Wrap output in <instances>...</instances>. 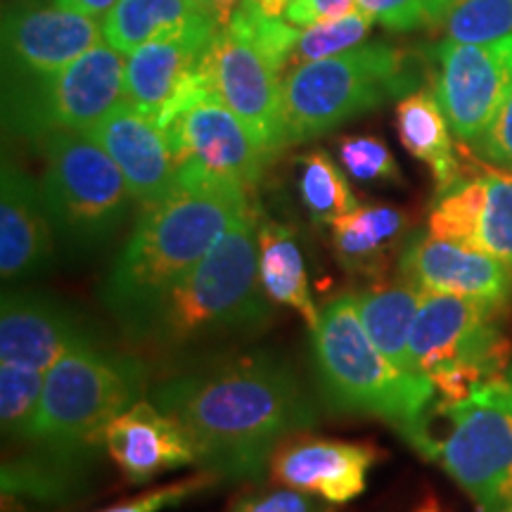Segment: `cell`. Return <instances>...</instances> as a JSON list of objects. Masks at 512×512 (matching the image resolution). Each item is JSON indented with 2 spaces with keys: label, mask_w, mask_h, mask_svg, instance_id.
I'll return each instance as SVG.
<instances>
[{
  "label": "cell",
  "mask_w": 512,
  "mask_h": 512,
  "mask_svg": "<svg viewBox=\"0 0 512 512\" xmlns=\"http://www.w3.org/2000/svg\"><path fill=\"white\" fill-rule=\"evenodd\" d=\"M150 401L183 427L197 465L226 479L264 475L280 441L318 422L297 373L271 351L166 377L150 389Z\"/></svg>",
  "instance_id": "obj_1"
},
{
  "label": "cell",
  "mask_w": 512,
  "mask_h": 512,
  "mask_svg": "<svg viewBox=\"0 0 512 512\" xmlns=\"http://www.w3.org/2000/svg\"><path fill=\"white\" fill-rule=\"evenodd\" d=\"M249 211L245 185L183 164L176 188L143 207L114 259L100 290L105 309L124 330L136 325Z\"/></svg>",
  "instance_id": "obj_2"
},
{
  "label": "cell",
  "mask_w": 512,
  "mask_h": 512,
  "mask_svg": "<svg viewBox=\"0 0 512 512\" xmlns=\"http://www.w3.org/2000/svg\"><path fill=\"white\" fill-rule=\"evenodd\" d=\"M268 294L259 278V226L254 211L235 221L188 275L126 332L164 349L259 328Z\"/></svg>",
  "instance_id": "obj_3"
},
{
  "label": "cell",
  "mask_w": 512,
  "mask_h": 512,
  "mask_svg": "<svg viewBox=\"0 0 512 512\" xmlns=\"http://www.w3.org/2000/svg\"><path fill=\"white\" fill-rule=\"evenodd\" d=\"M311 356L320 392L335 411L382 418L415 448L437 389L430 377L399 370L382 356L363 328L356 294H339L318 311Z\"/></svg>",
  "instance_id": "obj_4"
},
{
  "label": "cell",
  "mask_w": 512,
  "mask_h": 512,
  "mask_svg": "<svg viewBox=\"0 0 512 512\" xmlns=\"http://www.w3.org/2000/svg\"><path fill=\"white\" fill-rule=\"evenodd\" d=\"M444 467L479 512L512 508V366L472 389L463 401H439L415 444Z\"/></svg>",
  "instance_id": "obj_5"
},
{
  "label": "cell",
  "mask_w": 512,
  "mask_h": 512,
  "mask_svg": "<svg viewBox=\"0 0 512 512\" xmlns=\"http://www.w3.org/2000/svg\"><path fill=\"white\" fill-rule=\"evenodd\" d=\"M147 366L100 342L81 344L46 373L41 408L27 444L95 456L114 418L143 399Z\"/></svg>",
  "instance_id": "obj_6"
},
{
  "label": "cell",
  "mask_w": 512,
  "mask_h": 512,
  "mask_svg": "<svg viewBox=\"0 0 512 512\" xmlns=\"http://www.w3.org/2000/svg\"><path fill=\"white\" fill-rule=\"evenodd\" d=\"M420 86L418 60L389 43L302 64L285 74V145L330 133L384 102L406 98Z\"/></svg>",
  "instance_id": "obj_7"
},
{
  "label": "cell",
  "mask_w": 512,
  "mask_h": 512,
  "mask_svg": "<svg viewBox=\"0 0 512 512\" xmlns=\"http://www.w3.org/2000/svg\"><path fill=\"white\" fill-rule=\"evenodd\" d=\"M43 200L64 254L86 259L117 238L136 202L124 174L86 131L43 140Z\"/></svg>",
  "instance_id": "obj_8"
},
{
  "label": "cell",
  "mask_w": 512,
  "mask_h": 512,
  "mask_svg": "<svg viewBox=\"0 0 512 512\" xmlns=\"http://www.w3.org/2000/svg\"><path fill=\"white\" fill-rule=\"evenodd\" d=\"M508 306L456 294H422L411 332V366L430 377L439 401H463L477 384L510 368Z\"/></svg>",
  "instance_id": "obj_9"
},
{
  "label": "cell",
  "mask_w": 512,
  "mask_h": 512,
  "mask_svg": "<svg viewBox=\"0 0 512 512\" xmlns=\"http://www.w3.org/2000/svg\"><path fill=\"white\" fill-rule=\"evenodd\" d=\"M126 100L124 57L100 43L57 72L3 79V126L43 143L55 131H86Z\"/></svg>",
  "instance_id": "obj_10"
},
{
  "label": "cell",
  "mask_w": 512,
  "mask_h": 512,
  "mask_svg": "<svg viewBox=\"0 0 512 512\" xmlns=\"http://www.w3.org/2000/svg\"><path fill=\"white\" fill-rule=\"evenodd\" d=\"M207 67L216 95L245 121L268 157L283 150V64L256 38L240 8L209 46Z\"/></svg>",
  "instance_id": "obj_11"
},
{
  "label": "cell",
  "mask_w": 512,
  "mask_h": 512,
  "mask_svg": "<svg viewBox=\"0 0 512 512\" xmlns=\"http://www.w3.org/2000/svg\"><path fill=\"white\" fill-rule=\"evenodd\" d=\"M178 166L195 164L233 178L252 192L264 176L268 152L249 126L214 91L197 95L159 124Z\"/></svg>",
  "instance_id": "obj_12"
},
{
  "label": "cell",
  "mask_w": 512,
  "mask_h": 512,
  "mask_svg": "<svg viewBox=\"0 0 512 512\" xmlns=\"http://www.w3.org/2000/svg\"><path fill=\"white\" fill-rule=\"evenodd\" d=\"M437 95L453 136L475 145L512 86V38L491 43L444 41L434 50Z\"/></svg>",
  "instance_id": "obj_13"
},
{
  "label": "cell",
  "mask_w": 512,
  "mask_h": 512,
  "mask_svg": "<svg viewBox=\"0 0 512 512\" xmlns=\"http://www.w3.org/2000/svg\"><path fill=\"white\" fill-rule=\"evenodd\" d=\"M95 17L64 3L3 10V79H31L79 60L102 43Z\"/></svg>",
  "instance_id": "obj_14"
},
{
  "label": "cell",
  "mask_w": 512,
  "mask_h": 512,
  "mask_svg": "<svg viewBox=\"0 0 512 512\" xmlns=\"http://www.w3.org/2000/svg\"><path fill=\"white\" fill-rule=\"evenodd\" d=\"M100 342L88 320L43 292L8 290L0 306V363L50 368L81 344Z\"/></svg>",
  "instance_id": "obj_15"
},
{
  "label": "cell",
  "mask_w": 512,
  "mask_h": 512,
  "mask_svg": "<svg viewBox=\"0 0 512 512\" xmlns=\"http://www.w3.org/2000/svg\"><path fill=\"white\" fill-rule=\"evenodd\" d=\"M382 458L380 448L363 441L292 434L275 446L268 470L275 484L344 505L366 491L368 472Z\"/></svg>",
  "instance_id": "obj_16"
},
{
  "label": "cell",
  "mask_w": 512,
  "mask_h": 512,
  "mask_svg": "<svg viewBox=\"0 0 512 512\" xmlns=\"http://www.w3.org/2000/svg\"><path fill=\"white\" fill-rule=\"evenodd\" d=\"M399 271L422 292L456 294L501 306L512 299V271L503 261L467 242L437 238L430 230L408 238Z\"/></svg>",
  "instance_id": "obj_17"
},
{
  "label": "cell",
  "mask_w": 512,
  "mask_h": 512,
  "mask_svg": "<svg viewBox=\"0 0 512 512\" xmlns=\"http://www.w3.org/2000/svg\"><path fill=\"white\" fill-rule=\"evenodd\" d=\"M86 133L114 159L140 207L164 200L178 183V166L169 138L155 117L121 102Z\"/></svg>",
  "instance_id": "obj_18"
},
{
  "label": "cell",
  "mask_w": 512,
  "mask_h": 512,
  "mask_svg": "<svg viewBox=\"0 0 512 512\" xmlns=\"http://www.w3.org/2000/svg\"><path fill=\"white\" fill-rule=\"evenodd\" d=\"M55 240L43 190L5 157L0 178V273L5 283L50 273Z\"/></svg>",
  "instance_id": "obj_19"
},
{
  "label": "cell",
  "mask_w": 512,
  "mask_h": 512,
  "mask_svg": "<svg viewBox=\"0 0 512 512\" xmlns=\"http://www.w3.org/2000/svg\"><path fill=\"white\" fill-rule=\"evenodd\" d=\"M105 448L131 484H147L162 472L197 465L188 434L150 399L133 403L110 422Z\"/></svg>",
  "instance_id": "obj_20"
},
{
  "label": "cell",
  "mask_w": 512,
  "mask_h": 512,
  "mask_svg": "<svg viewBox=\"0 0 512 512\" xmlns=\"http://www.w3.org/2000/svg\"><path fill=\"white\" fill-rule=\"evenodd\" d=\"M221 29H197L169 41L145 43L126 55L128 102L159 119L195 79Z\"/></svg>",
  "instance_id": "obj_21"
},
{
  "label": "cell",
  "mask_w": 512,
  "mask_h": 512,
  "mask_svg": "<svg viewBox=\"0 0 512 512\" xmlns=\"http://www.w3.org/2000/svg\"><path fill=\"white\" fill-rule=\"evenodd\" d=\"M197 29H221L211 0H119L102 19L105 43L121 55Z\"/></svg>",
  "instance_id": "obj_22"
},
{
  "label": "cell",
  "mask_w": 512,
  "mask_h": 512,
  "mask_svg": "<svg viewBox=\"0 0 512 512\" xmlns=\"http://www.w3.org/2000/svg\"><path fill=\"white\" fill-rule=\"evenodd\" d=\"M408 219L392 204H358L332 223V247L349 273L375 278L389 264V252L406 235Z\"/></svg>",
  "instance_id": "obj_23"
},
{
  "label": "cell",
  "mask_w": 512,
  "mask_h": 512,
  "mask_svg": "<svg viewBox=\"0 0 512 512\" xmlns=\"http://www.w3.org/2000/svg\"><path fill=\"white\" fill-rule=\"evenodd\" d=\"M422 292L411 280L380 283L356 294L358 316L373 344L389 363L399 370L413 373L411 366V332L418 318Z\"/></svg>",
  "instance_id": "obj_24"
},
{
  "label": "cell",
  "mask_w": 512,
  "mask_h": 512,
  "mask_svg": "<svg viewBox=\"0 0 512 512\" xmlns=\"http://www.w3.org/2000/svg\"><path fill=\"white\" fill-rule=\"evenodd\" d=\"M396 133L408 155L430 166L439 195L460 181L453 131L437 95L415 91L401 98L396 105Z\"/></svg>",
  "instance_id": "obj_25"
},
{
  "label": "cell",
  "mask_w": 512,
  "mask_h": 512,
  "mask_svg": "<svg viewBox=\"0 0 512 512\" xmlns=\"http://www.w3.org/2000/svg\"><path fill=\"white\" fill-rule=\"evenodd\" d=\"M259 278L271 302L297 311L309 330L316 325L318 311L311 299L302 247L283 223H259Z\"/></svg>",
  "instance_id": "obj_26"
},
{
  "label": "cell",
  "mask_w": 512,
  "mask_h": 512,
  "mask_svg": "<svg viewBox=\"0 0 512 512\" xmlns=\"http://www.w3.org/2000/svg\"><path fill=\"white\" fill-rule=\"evenodd\" d=\"M93 458L34 446V453L3 463V494L67 501L88 477Z\"/></svg>",
  "instance_id": "obj_27"
},
{
  "label": "cell",
  "mask_w": 512,
  "mask_h": 512,
  "mask_svg": "<svg viewBox=\"0 0 512 512\" xmlns=\"http://www.w3.org/2000/svg\"><path fill=\"white\" fill-rule=\"evenodd\" d=\"M297 188L311 219L323 226H332L337 219L358 207L347 176L323 150L299 157Z\"/></svg>",
  "instance_id": "obj_28"
},
{
  "label": "cell",
  "mask_w": 512,
  "mask_h": 512,
  "mask_svg": "<svg viewBox=\"0 0 512 512\" xmlns=\"http://www.w3.org/2000/svg\"><path fill=\"white\" fill-rule=\"evenodd\" d=\"M46 373L34 368L0 363V422L3 434L15 441H29L41 408Z\"/></svg>",
  "instance_id": "obj_29"
},
{
  "label": "cell",
  "mask_w": 512,
  "mask_h": 512,
  "mask_svg": "<svg viewBox=\"0 0 512 512\" xmlns=\"http://www.w3.org/2000/svg\"><path fill=\"white\" fill-rule=\"evenodd\" d=\"M486 202V176L472 181H458L453 188L441 192L434 204L430 221V233L437 238L467 242L477 247V230Z\"/></svg>",
  "instance_id": "obj_30"
},
{
  "label": "cell",
  "mask_w": 512,
  "mask_h": 512,
  "mask_svg": "<svg viewBox=\"0 0 512 512\" xmlns=\"http://www.w3.org/2000/svg\"><path fill=\"white\" fill-rule=\"evenodd\" d=\"M373 24V17L366 15L363 10H356L342 19H332V22H320L309 29H302L297 46H294L290 60H287V72L302 67V64L328 60V57L358 48L363 38L368 36V31L373 29Z\"/></svg>",
  "instance_id": "obj_31"
},
{
  "label": "cell",
  "mask_w": 512,
  "mask_h": 512,
  "mask_svg": "<svg viewBox=\"0 0 512 512\" xmlns=\"http://www.w3.org/2000/svg\"><path fill=\"white\" fill-rule=\"evenodd\" d=\"M441 24L448 41L458 43L512 38V0H453Z\"/></svg>",
  "instance_id": "obj_32"
},
{
  "label": "cell",
  "mask_w": 512,
  "mask_h": 512,
  "mask_svg": "<svg viewBox=\"0 0 512 512\" xmlns=\"http://www.w3.org/2000/svg\"><path fill=\"white\" fill-rule=\"evenodd\" d=\"M477 247L512 271V178L486 176V202L477 230Z\"/></svg>",
  "instance_id": "obj_33"
},
{
  "label": "cell",
  "mask_w": 512,
  "mask_h": 512,
  "mask_svg": "<svg viewBox=\"0 0 512 512\" xmlns=\"http://www.w3.org/2000/svg\"><path fill=\"white\" fill-rule=\"evenodd\" d=\"M339 159L347 174L361 183H401V169L392 150L375 136L342 138Z\"/></svg>",
  "instance_id": "obj_34"
},
{
  "label": "cell",
  "mask_w": 512,
  "mask_h": 512,
  "mask_svg": "<svg viewBox=\"0 0 512 512\" xmlns=\"http://www.w3.org/2000/svg\"><path fill=\"white\" fill-rule=\"evenodd\" d=\"M356 5L382 27L392 31H413L444 22L453 0H356Z\"/></svg>",
  "instance_id": "obj_35"
},
{
  "label": "cell",
  "mask_w": 512,
  "mask_h": 512,
  "mask_svg": "<svg viewBox=\"0 0 512 512\" xmlns=\"http://www.w3.org/2000/svg\"><path fill=\"white\" fill-rule=\"evenodd\" d=\"M214 472L202 470L200 475H192L188 479H181V482H171L164 486H157V489L145 491L136 498H128V501H121L112 508L100 510V512H159L166 508H174V505L188 501V498L202 494L204 489H209L211 484H216Z\"/></svg>",
  "instance_id": "obj_36"
},
{
  "label": "cell",
  "mask_w": 512,
  "mask_h": 512,
  "mask_svg": "<svg viewBox=\"0 0 512 512\" xmlns=\"http://www.w3.org/2000/svg\"><path fill=\"white\" fill-rule=\"evenodd\" d=\"M335 508L337 505L323 501V498L280 486V489L254 491V494L242 496L240 501L230 505L228 512H337Z\"/></svg>",
  "instance_id": "obj_37"
},
{
  "label": "cell",
  "mask_w": 512,
  "mask_h": 512,
  "mask_svg": "<svg viewBox=\"0 0 512 512\" xmlns=\"http://www.w3.org/2000/svg\"><path fill=\"white\" fill-rule=\"evenodd\" d=\"M475 147L479 155H484L489 162L512 171V86L505 93L496 117L491 119L489 128L482 133Z\"/></svg>",
  "instance_id": "obj_38"
},
{
  "label": "cell",
  "mask_w": 512,
  "mask_h": 512,
  "mask_svg": "<svg viewBox=\"0 0 512 512\" xmlns=\"http://www.w3.org/2000/svg\"><path fill=\"white\" fill-rule=\"evenodd\" d=\"M356 10V0H287L283 19L297 29H309L313 24L342 19Z\"/></svg>",
  "instance_id": "obj_39"
},
{
  "label": "cell",
  "mask_w": 512,
  "mask_h": 512,
  "mask_svg": "<svg viewBox=\"0 0 512 512\" xmlns=\"http://www.w3.org/2000/svg\"><path fill=\"white\" fill-rule=\"evenodd\" d=\"M57 3L72 5V8L86 12V15H91L95 19H105L119 0H57Z\"/></svg>",
  "instance_id": "obj_40"
},
{
  "label": "cell",
  "mask_w": 512,
  "mask_h": 512,
  "mask_svg": "<svg viewBox=\"0 0 512 512\" xmlns=\"http://www.w3.org/2000/svg\"><path fill=\"white\" fill-rule=\"evenodd\" d=\"M211 3H214L221 27H226V24L230 22V17L235 15V10H238V5L242 3V0H211Z\"/></svg>",
  "instance_id": "obj_41"
},
{
  "label": "cell",
  "mask_w": 512,
  "mask_h": 512,
  "mask_svg": "<svg viewBox=\"0 0 512 512\" xmlns=\"http://www.w3.org/2000/svg\"><path fill=\"white\" fill-rule=\"evenodd\" d=\"M254 3L259 5V8L264 10L266 15H271V17H283V10H285L287 0H254Z\"/></svg>",
  "instance_id": "obj_42"
},
{
  "label": "cell",
  "mask_w": 512,
  "mask_h": 512,
  "mask_svg": "<svg viewBox=\"0 0 512 512\" xmlns=\"http://www.w3.org/2000/svg\"><path fill=\"white\" fill-rule=\"evenodd\" d=\"M57 0H5V10H19V8H38V5H50Z\"/></svg>",
  "instance_id": "obj_43"
},
{
  "label": "cell",
  "mask_w": 512,
  "mask_h": 512,
  "mask_svg": "<svg viewBox=\"0 0 512 512\" xmlns=\"http://www.w3.org/2000/svg\"><path fill=\"white\" fill-rule=\"evenodd\" d=\"M413 512H444V510H441L437 498H425V501H422Z\"/></svg>",
  "instance_id": "obj_44"
},
{
  "label": "cell",
  "mask_w": 512,
  "mask_h": 512,
  "mask_svg": "<svg viewBox=\"0 0 512 512\" xmlns=\"http://www.w3.org/2000/svg\"><path fill=\"white\" fill-rule=\"evenodd\" d=\"M505 512H512V508H510V510H505Z\"/></svg>",
  "instance_id": "obj_45"
}]
</instances>
